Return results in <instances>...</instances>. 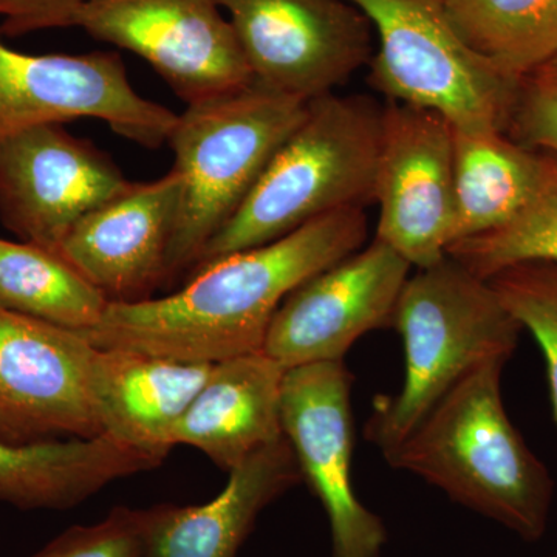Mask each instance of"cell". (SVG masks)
Segmentation results:
<instances>
[{"label": "cell", "mask_w": 557, "mask_h": 557, "mask_svg": "<svg viewBox=\"0 0 557 557\" xmlns=\"http://www.w3.org/2000/svg\"><path fill=\"white\" fill-rule=\"evenodd\" d=\"M366 239L364 209L332 212L282 239L208 263L170 296L110 302L100 324L83 335L98 348L201 364L260 351L289 293Z\"/></svg>", "instance_id": "1"}, {"label": "cell", "mask_w": 557, "mask_h": 557, "mask_svg": "<svg viewBox=\"0 0 557 557\" xmlns=\"http://www.w3.org/2000/svg\"><path fill=\"white\" fill-rule=\"evenodd\" d=\"M505 362L494 358L469 370L384 458L534 542L547 531L555 483L505 410Z\"/></svg>", "instance_id": "2"}, {"label": "cell", "mask_w": 557, "mask_h": 557, "mask_svg": "<svg viewBox=\"0 0 557 557\" xmlns=\"http://www.w3.org/2000/svg\"><path fill=\"white\" fill-rule=\"evenodd\" d=\"M383 106L364 95H322L282 143L239 211L194 271L282 239L313 220L375 203Z\"/></svg>", "instance_id": "3"}, {"label": "cell", "mask_w": 557, "mask_h": 557, "mask_svg": "<svg viewBox=\"0 0 557 557\" xmlns=\"http://www.w3.org/2000/svg\"><path fill=\"white\" fill-rule=\"evenodd\" d=\"M392 325L405 346V381L394 397H380L364 435L386 456L469 370L509 359L522 327L490 281L446 256L410 273Z\"/></svg>", "instance_id": "4"}, {"label": "cell", "mask_w": 557, "mask_h": 557, "mask_svg": "<svg viewBox=\"0 0 557 557\" xmlns=\"http://www.w3.org/2000/svg\"><path fill=\"white\" fill-rule=\"evenodd\" d=\"M309 101L259 84L190 104L170 143L182 194L166 259V287L185 282L201 252L239 211Z\"/></svg>", "instance_id": "5"}, {"label": "cell", "mask_w": 557, "mask_h": 557, "mask_svg": "<svg viewBox=\"0 0 557 557\" xmlns=\"http://www.w3.org/2000/svg\"><path fill=\"white\" fill-rule=\"evenodd\" d=\"M372 25L373 89L437 110L457 131L507 132L520 81L475 57L450 24L446 0H347Z\"/></svg>", "instance_id": "6"}, {"label": "cell", "mask_w": 557, "mask_h": 557, "mask_svg": "<svg viewBox=\"0 0 557 557\" xmlns=\"http://www.w3.org/2000/svg\"><path fill=\"white\" fill-rule=\"evenodd\" d=\"M177 116L135 91L115 51L28 54L7 46L0 33V141L40 124L95 119L157 149L168 143Z\"/></svg>", "instance_id": "7"}, {"label": "cell", "mask_w": 557, "mask_h": 557, "mask_svg": "<svg viewBox=\"0 0 557 557\" xmlns=\"http://www.w3.org/2000/svg\"><path fill=\"white\" fill-rule=\"evenodd\" d=\"M73 27L138 54L186 106L255 84L215 0H89Z\"/></svg>", "instance_id": "8"}, {"label": "cell", "mask_w": 557, "mask_h": 557, "mask_svg": "<svg viewBox=\"0 0 557 557\" xmlns=\"http://www.w3.org/2000/svg\"><path fill=\"white\" fill-rule=\"evenodd\" d=\"M255 83L311 101L369 65L373 28L347 0H215Z\"/></svg>", "instance_id": "9"}, {"label": "cell", "mask_w": 557, "mask_h": 557, "mask_svg": "<svg viewBox=\"0 0 557 557\" xmlns=\"http://www.w3.org/2000/svg\"><path fill=\"white\" fill-rule=\"evenodd\" d=\"M98 354L81 332L0 307V437L104 434L95 397Z\"/></svg>", "instance_id": "10"}, {"label": "cell", "mask_w": 557, "mask_h": 557, "mask_svg": "<svg viewBox=\"0 0 557 557\" xmlns=\"http://www.w3.org/2000/svg\"><path fill=\"white\" fill-rule=\"evenodd\" d=\"M456 127L437 110L383 106L375 203V240L426 269L448 256L454 226Z\"/></svg>", "instance_id": "11"}, {"label": "cell", "mask_w": 557, "mask_h": 557, "mask_svg": "<svg viewBox=\"0 0 557 557\" xmlns=\"http://www.w3.org/2000/svg\"><path fill=\"white\" fill-rule=\"evenodd\" d=\"M351 384L344 359L287 369L282 431L302 482L309 483L327 515L332 557H380L387 544L386 525L361 504L351 485Z\"/></svg>", "instance_id": "12"}, {"label": "cell", "mask_w": 557, "mask_h": 557, "mask_svg": "<svg viewBox=\"0 0 557 557\" xmlns=\"http://www.w3.org/2000/svg\"><path fill=\"white\" fill-rule=\"evenodd\" d=\"M131 183L108 153L62 124L0 141V220L21 242L57 249L84 215Z\"/></svg>", "instance_id": "13"}, {"label": "cell", "mask_w": 557, "mask_h": 557, "mask_svg": "<svg viewBox=\"0 0 557 557\" xmlns=\"http://www.w3.org/2000/svg\"><path fill=\"white\" fill-rule=\"evenodd\" d=\"M410 270L408 260L373 240L293 289L262 351L285 369L343 361L366 333L392 325Z\"/></svg>", "instance_id": "14"}, {"label": "cell", "mask_w": 557, "mask_h": 557, "mask_svg": "<svg viewBox=\"0 0 557 557\" xmlns=\"http://www.w3.org/2000/svg\"><path fill=\"white\" fill-rule=\"evenodd\" d=\"M175 170L129 188L69 231L57 251L110 302L153 298L166 284V259L180 207Z\"/></svg>", "instance_id": "15"}, {"label": "cell", "mask_w": 557, "mask_h": 557, "mask_svg": "<svg viewBox=\"0 0 557 557\" xmlns=\"http://www.w3.org/2000/svg\"><path fill=\"white\" fill-rule=\"evenodd\" d=\"M300 482L292 446L278 440L230 471L207 504L146 508L145 557H239L263 509Z\"/></svg>", "instance_id": "16"}, {"label": "cell", "mask_w": 557, "mask_h": 557, "mask_svg": "<svg viewBox=\"0 0 557 557\" xmlns=\"http://www.w3.org/2000/svg\"><path fill=\"white\" fill-rule=\"evenodd\" d=\"M287 369L265 351L214 362L180 418L172 443L201 450L223 471L284 438L281 405Z\"/></svg>", "instance_id": "17"}, {"label": "cell", "mask_w": 557, "mask_h": 557, "mask_svg": "<svg viewBox=\"0 0 557 557\" xmlns=\"http://www.w3.org/2000/svg\"><path fill=\"white\" fill-rule=\"evenodd\" d=\"M95 397L102 432L164 460L174 449L180 418L207 381L212 364L98 348Z\"/></svg>", "instance_id": "18"}, {"label": "cell", "mask_w": 557, "mask_h": 557, "mask_svg": "<svg viewBox=\"0 0 557 557\" xmlns=\"http://www.w3.org/2000/svg\"><path fill=\"white\" fill-rule=\"evenodd\" d=\"M161 461L108 434L35 443L0 437V504L24 511H65L116 480L159 468Z\"/></svg>", "instance_id": "19"}, {"label": "cell", "mask_w": 557, "mask_h": 557, "mask_svg": "<svg viewBox=\"0 0 557 557\" xmlns=\"http://www.w3.org/2000/svg\"><path fill=\"white\" fill-rule=\"evenodd\" d=\"M548 153L505 132H463L454 138L453 244L502 228L536 196Z\"/></svg>", "instance_id": "20"}, {"label": "cell", "mask_w": 557, "mask_h": 557, "mask_svg": "<svg viewBox=\"0 0 557 557\" xmlns=\"http://www.w3.org/2000/svg\"><path fill=\"white\" fill-rule=\"evenodd\" d=\"M446 11L461 42L507 78L557 57V0H446Z\"/></svg>", "instance_id": "21"}, {"label": "cell", "mask_w": 557, "mask_h": 557, "mask_svg": "<svg viewBox=\"0 0 557 557\" xmlns=\"http://www.w3.org/2000/svg\"><path fill=\"white\" fill-rule=\"evenodd\" d=\"M110 300L57 249L0 239V307L58 327L89 332Z\"/></svg>", "instance_id": "22"}, {"label": "cell", "mask_w": 557, "mask_h": 557, "mask_svg": "<svg viewBox=\"0 0 557 557\" xmlns=\"http://www.w3.org/2000/svg\"><path fill=\"white\" fill-rule=\"evenodd\" d=\"M448 256L482 278L522 262L557 263V159L549 156L544 180L530 205L502 228L456 242Z\"/></svg>", "instance_id": "23"}, {"label": "cell", "mask_w": 557, "mask_h": 557, "mask_svg": "<svg viewBox=\"0 0 557 557\" xmlns=\"http://www.w3.org/2000/svg\"><path fill=\"white\" fill-rule=\"evenodd\" d=\"M487 281L520 327L533 333L544 354L557 424V263L522 262Z\"/></svg>", "instance_id": "24"}, {"label": "cell", "mask_w": 557, "mask_h": 557, "mask_svg": "<svg viewBox=\"0 0 557 557\" xmlns=\"http://www.w3.org/2000/svg\"><path fill=\"white\" fill-rule=\"evenodd\" d=\"M146 508L116 507L94 525L70 527L28 557H145Z\"/></svg>", "instance_id": "25"}, {"label": "cell", "mask_w": 557, "mask_h": 557, "mask_svg": "<svg viewBox=\"0 0 557 557\" xmlns=\"http://www.w3.org/2000/svg\"><path fill=\"white\" fill-rule=\"evenodd\" d=\"M508 132L520 145L557 159V78L531 75L520 81Z\"/></svg>", "instance_id": "26"}, {"label": "cell", "mask_w": 557, "mask_h": 557, "mask_svg": "<svg viewBox=\"0 0 557 557\" xmlns=\"http://www.w3.org/2000/svg\"><path fill=\"white\" fill-rule=\"evenodd\" d=\"M89 0H0V33L30 35L51 28L73 27L76 14Z\"/></svg>", "instance_id": "27"}, {"label": "cell", "mask_w": 557, "mask_h": 557, "mask_svg": "<svg viewBox=\"0 0 557 557\" xmlns=\"http://www.w3.org/2000/svg\"><path fill=\"white\" fill-rule=\"evenodd\" d=\"M534 75H545L552 76V78H557V57L552 62H548L545 67H542L539 72L534 73Z\"/></svg>", "instance_id": "28"}, {"label": "cell", "mask_w": 557, "mask_h": 557, "mask_svg": "<svg viewBox=\"0 0 557 557\" xmlns=\"http://www.w3.org/2000/svg\"><path fill=\"white\" fill-rule=\"evenodd\" d=\"M553 557H557V555L553 556Z\"/></svg>", "instance_id": "29"}]
</instances>
